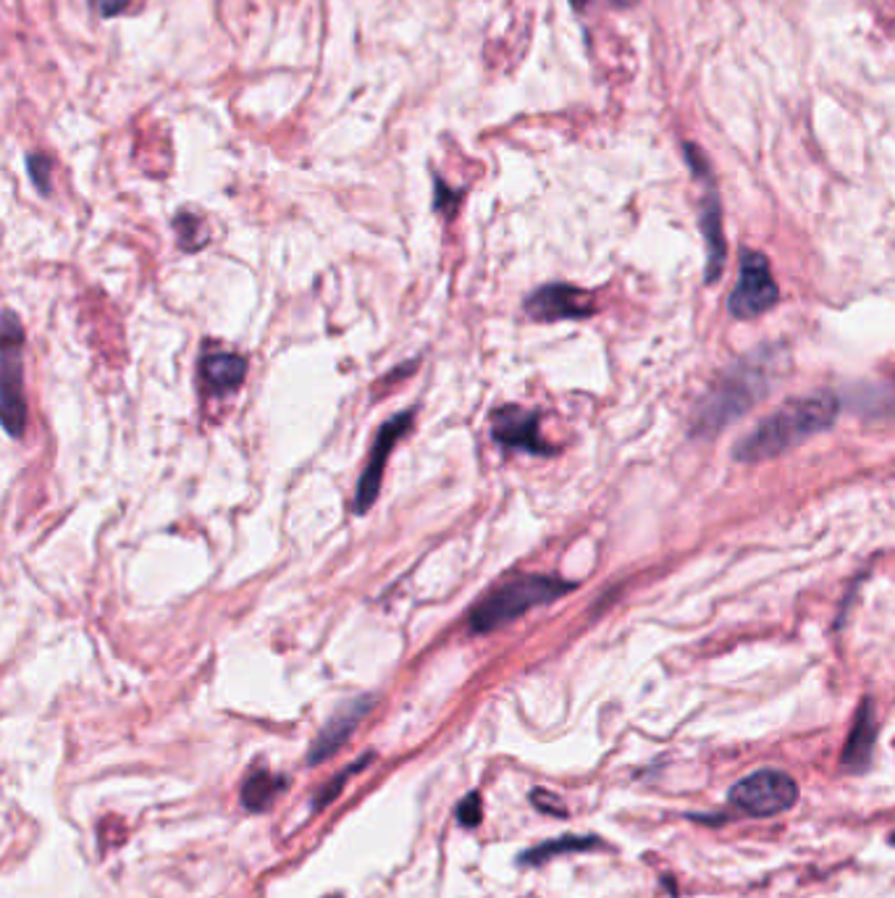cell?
Listing matches in <instances>:
<instances>
[{"mask_svg": "<svg viewBox=\"0 0 895 898\" xmlns=\"http://www.w3.org/2000/svg\"><path fill=\"white\" fill-rule=\"evenodd\" d=\"M838 399L832 395H811L790 399L775 410L773 416L761 420L748 437H744L735 445V460L738 462H761L769 458H777L786 449H793L801 441H807L814 434L824 431L835 424L838 418Z\"/></svg>", "mask_w": 895, "mask_h": 898, "instance_id": "6da1fadb", "label": "cell"}, {"mask_svg": "<svg viewBox=\"0 0 895 898\" xmlns=\"http://www.w3.org/2000/svg\"><path fill=\"white\" fill-rule=\"evenodd\" d=\"M573 591V584L560 581L554 576H520L512 578L504 586H499L481 599L470 612V631L491 633L497 628L512 623L520 614H525L533 607L554 602L562 594Z\"/></svg>", "mask_w": 895, "mask_h": 898, "instance_id": "7a4b0ae2", "label": "cell"}, {"mask_svg": "<svg viewBox=\"0 0 895 898\" xmlns=\"http://www.w3.org/2000/svg\"><path fill=\"white\" fill-rule=\"evenodd\" d=\"M769 368V365H767ZM765 363L738 365L725 376V382L704 399L699 407L696 420H693V434L696 437H712L725 424H731L752 407L769 389Z\"/></svg>", "mask_w": 895, "mask_h": 898, "instance_id": "3957f363", "label": "cell"}, {"mask_svg": "<svg viewBox=\"0 0 895 898\" xmlns=\"http://www.w3.org/2000/svg\"><path fill=\"white\" fill-rule=\"evenodd\" d=\"M22 327L13 310L3 313V336H0V407L3 426L11 437H22L26 428L24 399V365H22Z\"/></svg>", "mask_w": 895, "mask_h": 898, "instance_id": "277c9868", "label": "cell"}, {"mask_svg": "<svg viewBox=\"0 0 895 898\" xmlns=\"http://www.w3.org/2000/svg\"><path fill=\"white\" fill-rule=\"evenodd\" d=\"M799 799V785L782 770H759L731 789V804L752 817H775Z\"/></svg>", "mask_w": 895, "mask_h": 898, "instance_id": "5b68a950", "label": "cell"}, {"mask_svg": "<svg viewBox=\"0 0 895 898\" xmlns=\"http://www.w3.org/2000/svg\"><path fill=\"white\" fill-rule=\"evenodd\" d=\"M777 295L780 292H777L773 271H769V260L756 250H744V255H740L738 285H735L731 295V313L748 321V318L773 310Z\"/></svg>", "mask_w": 895, "mask_h": 898, "instance_id": "8992f818", "label": "cell"}, {"mask_svg": "<svg viewBox=\"0 0 895 898\" xmlns=\"http://www.w3.org/2000/svg\"><path fill=\"white\" fill-rule=\"evenodd\" d=\"M411 426H413V410H407V413H402V416L388 418L386 424L379 428V437H376V445H373L371 460H367L365 473L360 475V481H358V494H355L358 515H365L367 510L373 507V502L379 500V489H381V479H384V468H386L388 455H392L394 445H397L399 437H405L407 428Z\"/></svg>", "mask_w": 895, "mask_h": 898, "instance_id": "52a82bcc", "label": "cell"}, {"mask_svg": "<svg viewBox=\"0 0 895 898\" xmlns=\"http://www.w3.org/2000/svg\"><path fill=\"white\" fill-rule=\"evenodd\" d=\"M491 434L504 449H523L533 455H550L554 449L541 439L539 413L523 410V407L508 405L499 407L491 416Z\"/></svg>", "mask_w": 895, "mask_h": 898, "instance_id": "ba28073f", "label": "cell"}, {"mask_svg": "<svg viewBox=\"0 0 895 898\" xmlns=\"http://www.w3.org/2000/svg\"><path fill=\"white\" fill-rule=\"evenodd\" d=\"M525 310L536 321H565V318H586L592 316L596 306L594 297L571 285H550L541 287L525 300Z\"/></svg>", "mask_w": 895, "mask_h": 898, "instance_id": "9c48e42d", "label": "cell"}, {"mask_svg": "<svg viewBox=\"0 0 895 898\" xmlns=\"http://www.w3.org/2000/svg\"><path fill=\"white\" fill-rule=\"evenodd\" d=\"M373 707V696H363V699H352L347 702L342 709H337V715L331 717L329 725L321 730V736L316 738L313 749H310L308 762L318 765L326 762L331 755H337V749H342L347 738L352 736V730L358 728V723L371 713Z\"/></svg>", "mask_w": 895, "mask_h": 898, "instance_id": "30bf717a", "label": "cell"}, {"mask_svg": "<svg viewBox=\"0 0 895 898\" xmlns=\"http://www.w3.org/2000/svg\"><path fill=\"white\" fill-rule=\"evenodd\" d=\"M874 741H877L874 704H872V699H864L862 707L856 709V717H853L851 734H849V738H845L843 755H841L843 770L853 772V776H862V772L870 770Z\"/></svg>", "mask_w": 895, "mask_h": 898, "instance_id": "8fae6325", "label": "cell"}, {"mask_svg": "<svg viewBox=\"0 0 895 898\" xmlns=\"http://www.w3.org/2000/svg\"><path fill=\"white\" fill-rule=\"evenodd\" d=\"M702 234L706 239V281L714 285L725 266V229H723V205H720L717 190L712 177L706 179V195L702 200Z\"/></svg>", "mask_w": 895, "mask_h": 898, "instance_id": "7c38bea8", "label": "cell"}, {"mask_svg": "<svg viewBox=\"0 0 895 898\" xmlns=\"http://www.w3.org/2000/svg\"><path fill=\"white\" fill-rule=\"evenodd\" d=\"M203 382L211 395H226V392L237 389L245 382L247 363L245 357L234 355V352H213L203 361Z\"/></svg>", "mask_w": 895, "mask_h": 898, "instance_id": "4fadbf2b", "label": "cell"}, {"mask_svg": "<svg viewBox=\"0 0 895 898\" xmlns=\"http://www.w3.org/2000/svg\"><path fill=\"white\" fill-rule=\"evenodd\" d=\"M284 785H287V780L274 776V772L266 770L249 772L245 785H242V804L253 812H266Z\"/></svg>", "mask_w": 895, "mask_h": 898, "instance_id": "5bb4252c", "label": "cell"}, {"mask_svg": "<svg viewBox=\"0 0 895 898\" xmlns=\"http://www.w3.org/2000/svg\"><path fill=\"white\" fill-rule=\"evenodd\" d=\"M601 846V841L596 835H562L557 841H550V844H541L531 852H525L520 856L523 865H541V862L552 859L554 854H565V852H588V848Z\"/></svg>", "mask_w": 895, "mask_h": 898, "instance_id": "9a60e30c", "label": "cell"}, {"mask_svg": "<svg viewBox=\"0 0 895 898\" xmlns=\"http://www.w3.org/2000/svg\"><path fill=\"white\" fill-rule=\"evenodd\" d=\"M173 229H177L179 245H182L184 250L194 253L207 242L205 224L198 216H192V213H179V216L173 218Z\"/></svg>", "mask_w": 895, "mask_h": 898, "instance_id": "2e32d148", "label": "cell"}, {"mask_svg": "<svg viewBox=\"0 0 895 898\" xmlns=\"http://www.w3.org/2000/svg\"><path fill=\"white\" fill-rule=\"evenodd\" d=\"M26 169H30V177H32L34 186H38V190L43 192V195H47V192H51V171H53L51 161H47L45 156L32 153L30 158H26Z\"/></svg>", "mask_w": 895, "mask_h": 898, "instance_id": "e0dca14e", "label": "cell"}, {"mask_svg": "<svg viewBox=\"0 0 895 898\" xmlns=\"http://www.w3.org/2000/svg\"><path fill=\"white\" fill-rule=\"evenodd\" d=\"M371 759H373V757H371V755H367V757L363 759V762H358V765L347 767V770L342 772V776H339V780H331V783H329V785H326V789H323V793H321V799H318V801H316V806H318V810H321V806H326V804H329V801H331V799H334V797H337V793L344 789V783H347V780H350V776H352V772H355V770H363V767H365L367 762H371Z\"/></svg>", "mask_w": 895, "mask_h": 898, "instance_id": "ac0fdd59", "label": "cell"}, {"mask_svg": "<svg viewBox=\"0 0 895 898\" xmlns=\"http://www.w3.org/2000/svg\"><path fill=\"white\" fill-rule=\"evenodd\" d=\"M531 801H533V806H536V810H541V812L554 814V817H567V810L560 804V799L550 791L536 789L531 793Z\"/></svg>", "mask_w": 895, "mask_h": 898, "instance_id": "d6986e66", "label": "cell"}, {"mask_svg": "<svg viewBox=\"0 0 895 898\" xmlns=\"http://www.w3.org/2000/svg\"><path fill=\"white\" fill-rule=\"evenodd\" d=\"M457 817H460L465 827H476L478 822H481V799H478V793H470V797L457 806Z\"/></svg>", "mask_w": 895, "mask_h": 898, "instance_id": "ffe728a7", "label": "cell"}, {"mask_svg": "<svg viewBox=\"0 0 895 898\" xmlns=\"http://www.w3.org/2000/svg\"><path fill=\"white\" fill-rule=\"evenodd\" d=\"M457 203H460V192H449L447 184L444 182H436V209L449 213L452 216Z\"/></svg>", "mask_w": 895, "mask_h": 898, "instance_id": "44dd1931", "label": "cell"}, {"mask_svg": "<svg viewBox=\"0 0 895 898\" xmlns=\"http://www.w3.org/2000/svg\"><path fill=\"white\" fill-rule=\"evenodd\" d=\"M129 0H97V9H100L103 17H114V13H119L127 9Z\"/></svg>", "mask_w": 895, "mask_h": 898, "instance_id": "7402d4cb", "label": "cell"}, {"mask_svg": "<svg viewBox=\"0 0 895 898\" xmlns=\"http://www.w3.org/2000/svg\"><path fill=\"white\" fill-rule=\"evenodd\" d=\"M883 395H885V399H883V407H885V410H895V384H893V382L885 386V389H883Z\"/></svg>", "mask_w": 895, "mask_h": 898, "instance_id": "603a6c76", "label": "cell"}, {"mask_svg": "<svg viewBox=\"0 0 895 898\" xmlns=\"http://www.w3.org/2000/svg\"><path fill=\"white\" fill-rule=\"evenodd\" d=\"M609 3H612L615 9H633L638 0H609Z\"/></svg>", "mask_w": 895, "mask_h": 898, "instance_id": "cb8c5ba5", "label": "cell"}, {"mask_svg": "<svg viewBox=\"0 0 895 898\" xmlns=\"http://www.w3.org/2000/svg\"><path fill=\"white\" fill-rule=\"evenodd\" d=\"M571 3H573L575 11H580V9H586V6L592 3V0H571Z\"/></svg>", "mask_w": 895, "mask_h": 898, "instance_id": "d4e9b609", "label": "cell"}, {"mask_svg": "<svg viewBox=\"0 0 895 898\" xmlns=\"http://www.w3.org/2000/svg\"><path fill=\"white\" fill-rule=\"evenodd\" d=\"M891 844H893V846H895V833H893V835H891Z\"/></svg>", "mask_w": 895, "mask_h": 898, "instance_id": "484cf974", "label": "cell"}]
</instances>
